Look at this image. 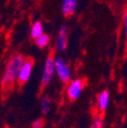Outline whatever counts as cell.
<instances>
[{
  "label": "cell",
  "mask_w": 127,
  "mask_h": 128,
  "mask_svg": "<svg viewBox=\"0 0 127 128\" xmlns=\"http://www.w3.org/2000/svg\"><path fill=\"white\" fill-rule=\"evenodd\" d=\"M104 123H105V116H104V114L99 113L92 119L90 128H103Z\"/></svg>",
  "instance_id": "obj_12"
},
{
  "label": "cell",
  "mask_w": 127,
  "mask_h": 128,
  "mask_svg": "<svg viewBox=\"0 0 127 128\" xmlns=\"http://www.w3.org/2000/svg\"><path fill=\"white\" fill-rule=\"evenodd\" d=\"M123 26H124V33L126 35V33H127V13H126V11L124 12V15H123Z\"/></svg>",
  "instance_id": "obj_14"
},
{
  "label": "cell",
  "mask_w": 127,
  "mask_h": 128,
  "mask_svg": "<svg viewBox=\"0 0 127 128\" xmlns=\"http://www.w3.org/2000/svg\"><path fill=\"white\" fill-rule=\"evenodd\" d=\"M79 0H62L61 10L64 16L69 18L73 15L77 9Z\"/></svg>",
  "instance_id": "obj_7"
},
{
  "label": "cell",
  "mask_w": 127,
  "mask_h": 128,
  "mask_svg": "<svg viewBox=\"0 0 127 128\" xmlns=\"http://www.w3.org/2000/svg\"><path fill=\"white\" fill-rule=\"evenodd\" d=\"M42 34H44V26L41 20H35L32 24L30 30V35L32 39H37L39 38Z\"/></svg>",
  "instance_id": "obj_9"
},
{
  "label": "cell",
  "mask_w": 127,
  "mask_h": 128,
  "mask_svg": "<svg viewBox=\"0 0 127 128\" xmlns=\"http://www.w3.org/2000/svg\"><path fill=\"white\" fill-rule=\"evenodd\" d=\"M68 28L66 26H61L58 30V36L55 41V49L57 52L62 53L67 49L68 46Z\"/></svg>",
  "instance_id": "obj_6"
},
{
  "label": "cell",
  "mask_w": 127,
  "mask_h": 128,
  "mask_svg": "<svg viewBox=\"0 0 127 128\" xmlns=\"http://www.w3.org/2000/svg\"><path fill=\"white\" fill-rule=\"evenodd\" d=\"M40 106H41V111L43 115H47L49 113L52 106V100L49 96H43L40 101Z\"/></svg>",
  "instance_id": "obj_10"
},
{
  "label": "cell",
  "mask_w": 127,
  "mask_h": 128,
  "mask_svg": "<svg viewBox=\"0 0 127 128\" xmlns=\"http://www.w3.org/2000/svg\"><path fill=\"white\" fill-rule=\"evenodd\" d=\"M45 125V120L43 118H39L37 120H35L32 124V127L33 128H43Z\"/></svg>",
  "instance_id": "obj_13"
},
{
  "label": "cell",
  "mask_w": 127,
  "mask_h": 128,
  "mask_svg": "<svg viewBox=\"0 0 127 128\" xmlns=\"http://www.w3.org/2000/svg\"><path fill=\"white\" fill-rule=\"evenodd\" d=\"M33 68H34V59L24 58V61L20 69V73L18 77V84L20 86H24L28 82L32 72H33Z\"/></svg>",
  "instance_id": "obj_5"
},
{
  "label": "cell",
  "mask_w": 127,
  "mask_h": 128,
  "mask_svg": "<svg viewBox=\"0 0 127 128\" xmlns=\"http://www.w3.org/2000/svg\"><path fill=\"white\" fill-rule=\"evenodd\" d=\"M86 82L82 78H74L67 84L66 86V94L70 101H76L82 96V90L84 88Z\"/></svg>",
  "instance_id": "obj_4"
},
{
  "label": "cell",
  "mask_w": 127,
  "mask_h": 128,
  "mask_svg": "<svg viewBox=\"0 0 127 128\" xmlns=\"http://www.w3.org/2000/svg\"><path fill=\"white\" fill-rule=\"evenodd\" d=\"M50 42H51L50 36H49L48 34H45V33L42 34L39 38H37V39L35 40L36 45H37L39 48H41V49H44V48H46L47 46L50 44Z\"/></svg>",
  "instance_id": "obj_11"
},
{
  "label": "cell",
  "mask_w": 127,
  "mask_h": 128,
  "mask_svg": "<svg viewBox=\"0 0 127 128\" xmlns=\"http://www.w3.org/2000/svg\"><path fill=\"white\" fill-rule=\"evenodd\" d=\"M54 67L55 73L59 80L63 84H68L72 78V70L69 66V64L60 56L54 57Z\"/></svg>",
  "instance_id": "obj_2"
},
{
  "label": "cell",
  "mask_w": 127,
  "mask_h": 128,
  "mask_svg": "<svg viewBox=\"0 0 127 128\" xmlns=\"http://www.w3.org/2000/svg\"><path fill=\"white\" fill-rule=\"evenodd\" d=\"M54 57L55 56L53 54H49L45 60L43 72H42V76H41V88H45L46 86H48L55 75Z\"/></svg>",
  "instance_id": "obj_3"
},
{
  "label": "cell",
  "mask_w": 127,
  "mask_h": 128,
  "mask_svg": "<svg viewBox=\"0 0 127 128\" xmlns=\"http://www.w3.org/2000/svg\"><path fill=\"white\" fill-rule=\"evenodd\" d=\"M0 128H7V127H0Z\"/></svg>",
  "instance_id": "obj_15"
},
{
  "label": "cell",
  "mask_w": 127,
  "mask_h": 128,
  "mask_svg": "<svg viewBox=\"0 0 127 128\" xmlns=\"http://www.w3.org/2000/svg\"><path fill=\"white\" fill-rule=\"evenodd\" d=\"M24 61L22 54H14L8 60L1 77V88L3 92H10L18 82L20 69Z\"/></svg>",
  "instance_id": "obj_1"
},
{
  "label": "cell",
  "mask_w": 127,
  "mask_h": 128,
  "mask_svg": "<svg viewBox=\"0 0 127 128\" xmlns=\"http://www.w3.org/2000/svg\"><path fill=\"white\" fill-rule=\"evenodd\" d=\"M109 103H110V94L107 90H104L97 96V108L100 113L104 114V112L108 109Z\"/></svg>",
  "instance_id": "obj_8"
}]
</instances>
